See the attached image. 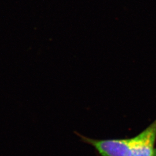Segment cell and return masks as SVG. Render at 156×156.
I'll return each mask as SVG.
<instances>
[{"instance_id": "1", "label": "cell", "mask_w": 156, "mask_h": 156, "mask_svg": "<svg viewBox=\"0 0 156 156\" xmlns=\"http://www.w3.org/2000/svg\"><path fill=\"white\" fill-rule=\"evenodd\" d=\"M156 119L133 138H126L127 156H156Z\"/></svg>"}]
</instances>
